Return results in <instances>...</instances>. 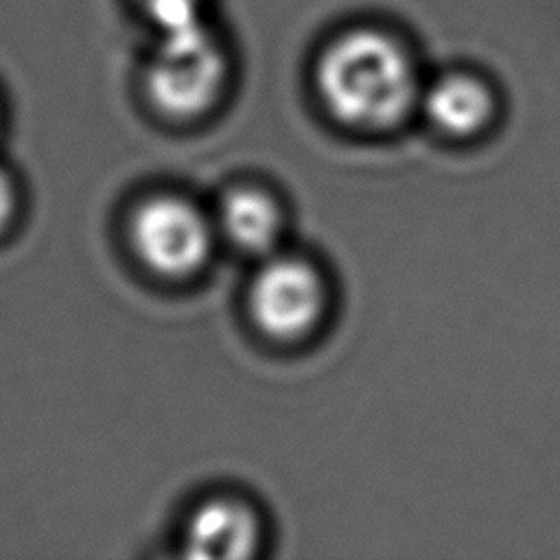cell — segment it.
<instances>
[{
  "label": "cell",
  "instance_id": "cell-4",
  "mask_svg": "<svg viewBox=\"0 0 560 560\" xmlns=\"http://www.w3.org/2000/svg\"><path fill=\"white\" fill-rule=\"evenodd\" d=\"M326 289L319 271L295 256H271L249 284V313L276 339H298L322 319Z\"/></svg>",
  "mask_w": 560,
  "mask_h": 560
},
{
  "label": "cell",
  "instance_id": "cell-1",
  "mask_svg": "<svg viewBox=\"0 0 560 560\" xmlns=\"http://www.w3.org/2000/svg\"><path fill=\"white\" fill-rule=\"evenodd\" d=\"M315 85L332 118L368 131L398 125L420 96L411 57L376 28L335 37L317 59Z\"/></svg>",
  "mask_w": 560,
  "mask_h": 560
},
{
  "label": "cell",
  "instance_id": "cell-8",
  "mask_svg": "<svg viewBox=\"0 0 560 560\" xmlns=\"http://www.w3.org/2000/svg\"><path fill=\"white\" fill-rule=\"evenodd\" d=\"M144 18H149L160 35L195 28L203 24L201 0H133Z\"/></svg>",
  "mask_w": 560,
  "mask_h": 560
},
{
  "label": "cell",
  "instance_id": "cell-9",
  "mask_svg": "<svg viewBox=\"0 0 560 560\" xmlns=\"http://www.w3.org/2000/svg\"><path fill=\"white\" fill-rule=\"evenodd\" d=\"M15 212V186L11 177L0 168V230L11 221Z\"/></svg>",
  "mask_w": 560,
  "mask_h": 560
},
{
  "label": "cell",
  "instance_id": "cell-3",
  "mask_svg": "<svg viewBox=\"0 0 560 560\" xmlns=\"http://www.w3.org/2000/svg\"><path fill=\"white\" fill-rule=\"evenodd\" d=\"M214 223L188 199L155 195L144 199L129 225L131 245L138 258L158 276L188 278L208 260Z\"/></svg>",
  "mask_w": 560,
  "mask_h": 560
},
{
  "label": "cell",
  "instance_id": "cell-6",
  "mask_svg": "<svg viewBox=\"0 0 560 560\" xmlns=\"http://www.w3.org/2000/svg\"><path fill=\"white\" fill-rule=\"evenodd\" d=\"M214 230L245 254L267 256L282 232V212L271 195L252 186L228 190L214 217Z\"/></svg>",
  "mask_w": 560,
  "mask_h": 560
},
{
  "label": "cell",
  "instance_id": "cell-5",
  "mask_svg": "<svg viewBox=\"0 0 560 560\" xmlns=\"http://www.w3.org/2000/svg\"><path fill=\"white\" fill-rule=\"evenodd\" d=\"M260 523L249 505L230 497L203 501L184 529V551L199 560H241L256 551Z\"/></svg>",
  "mask_w": 560,
  "mask_h": 560
},
{
  "label": "cell",
  "instance_id": "cell-7",
  "mask_svg": "<svg viewBox=\"0 0 560 560\" xmlns=\"http://www.w3.org/2000/svg\"><path fill=\"white\" fill-rule=\"evenodd\" d=\"M427 118L444 133L468 138L481 131L494 114L492 90L468 72H448L435 79L424 96Z\"/></svg>",
  "mask_w": 560,
  "mask_h": 560
},
{
  "label": "cell",
  "instance_id": "cell-2",
  "mask_svg": "<svg viewBox=\"0 0 560 560\" xmlns=\"http://www.w3.org/2000/svg\"><path fill=\"white\" fill-rule=\"evenodd\" d=\"M225 79V52L201 24L160 35L147 68V96L164 116L190 120L219 101Z\"/></svg>",
  "mask_w": 560,
  "mask_h": 560
}]
</instances>
